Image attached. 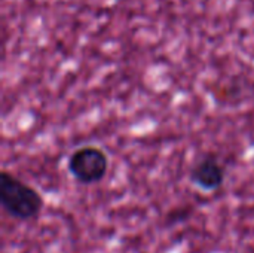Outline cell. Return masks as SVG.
<instances>
[{"mask_svg": "<svg viewBox=\"0 0 254 253\" xmlns=\"http://www.w3.org/2000/svg\"><path fill=\"white\" fill-rule=\"evenodd\" d=\"M0 203L6 213L18 221L37 218L45 206L37 189L6 170L0 173Z\"/></svg>", "mask_w": 254, "mask_h": 253, "instance_id": "cell-1", "label": "cell"}, {"mask_svg": "<svg viewBox=\"0 0 254 253\" xmlns=\"http://www.w3.org/2000/svg\"><path fill=\"white\" fill-rule=\"evenodd\" d=\"M68 173L82 185H94L104 179L109 170L106 152L97 146H83L76 149L67 161Z\"/></svg>", "mask_w": 254, "mask_h": 253, "instance_id": "cell-2", "label": "cell"}, {"mask_svg": "<svg viewBox=\"0 0 254 253\" xmlns=\"http://www.w3.org/2000/svg\"><path fill=\"white\" fill-rule=\"evenodd\" d=\"M189 177L202 191H217L225 183V169L214 155H208L193 166Z\"/></svg>", "mask_w": 254, "mask_h": 253, "instance_id": "cell-3", "label": "cell"}, {"mask_svg": "<svg viewBox=\"0 0 254 253\" xmlns=\"http://www.w3.org/2000/svg\"><path fill=\"white\" fill-rule=\"evenodd\" d=\"M192 215V207L189 206H180L173 209L168 215H167V222L168 225H177L182 224L185 221H188Z\"/></svg>", "mask_w": 254, "mask_h": 253, "instance_id": "cell-4", "label": "cell"}]
</instances>
